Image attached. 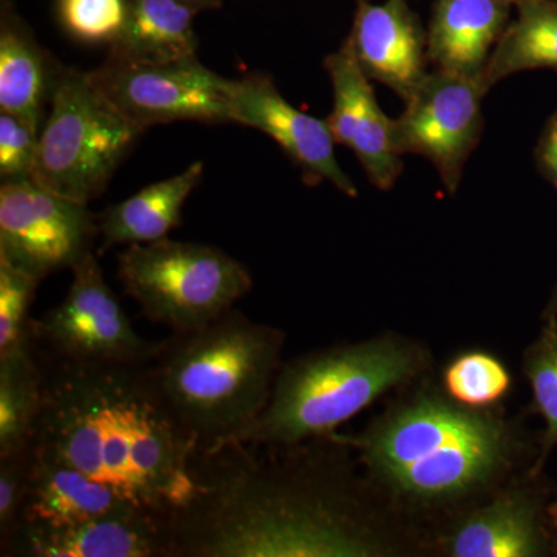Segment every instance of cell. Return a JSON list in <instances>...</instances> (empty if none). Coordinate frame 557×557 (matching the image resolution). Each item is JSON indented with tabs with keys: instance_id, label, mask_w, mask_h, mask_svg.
Here are the masks:
<instances>
[{
	"instance_id": "obj_8",
	"label": "cell",
	"mask_w": 557,
	"mask_h": 557,
	"mask_svg": "<svg viewBox=\"0 0 557 557\" xmlns=\"http://www.w3.org/2000/svg\"><path fill=\"white\" fill-rule=\"evenodd\" d=\"M67 295L33 319L32 341L40 357L70 362L150 364L160 343L135 332L109 287L94 252L72 270Z\"/></svg>"
},
{
	"instance_id": "obj_18",
	"label": "cell",
	"mask_w": 557,
	"mask_h": 557,
	"mask_svg": "<svg viewBox=\"0 0 557 557\" xmlns=\"http://www.w3.org/2000/svg\"><path fill=\"white\" fill-rule=\"evenodd\" d=\"M129 502L113 487L33 446L30 475L20 525H78Z\"/></svg>"
},
{
	"instance_id": "obj_21",
	"label": "cell",
	"mask_w": 557,
	"mask_h": 557,
	"mask_svg": "<svg viewBox=\"0 0 557 557\" xmlns=\"http://www.w3.org/2000/svg\"><path fill=\"white\" fill-rule=\"evenodd\" d=\"M197 11L178 0H129L126 24L109 47L110 60L170 62L197 57Z\"/></svg>"
},
{
	"instance_id": "obj_27",
	"label": "cell",
	"mask_w": 557,
	"mask_h": 557,
	"mask_svg": "<svg viewBox=\"0 0 557 557\" xmlns=\"http://www.w3.org/2000/svg\"><path fill=\"white\" fill-rule=\"evenodd\" d=\"M129 0H57V17L70 38L112 46L127 20Z\"/></svg>"
},
{
	"instance_id": "obj_9",
	"label": "cell",
	"mask_w": 557,
	"mask_h": 557,
	"mask_svg": "<svg viewBox=\"0 0 557 557\" xmlns=\"http://www.w3.org/2000/svg\"><path fill=\"white\" fill-rule=\"evenodd\" d=\"M90 78L141 129L197 121L233 123L236 81L218 75L197 57L170 62L106 60Z\"/></svg>"
},
{
	"instance_id": "obj_19",
	"label": "cell",
	"mask_w": 557,
	"mask_h": 557,
	"mask_svg": "<svg viewBox=\"0 0 557 557\" xmlns=\"http://www.w3.org/2000/svg\"><path fill=\"white\" fill-rule=\"evenodd\" d=\"M61 69L40 47L11 0H2L0 112L21 116L40 129Z\"/></svg>"
},
{
	"instance_id": "obj_28",
	"label": "cell",
	"mask_w": 557,
	"mask_h": 557,
	"mask_svg": "<svg viewBox=\"0 0 557 557\" xmlns=\"http://www.w3.org/2000/svg\"><path fill=\"white\" fill-rule=\"evenodd\" d=\"M39 127L0 112V177L2 182L32 178L39 148Z\"/></svg>"
},
{
	"instance_id": "obj_13",
	"label": "cell",
	"mask_w": 557,
	"mask_h": 557,
	"mask_svg": "<svg viewBox=\"0 0 557 557\" xmlns=\"http://www.w3.org/2000/svg\"><path fill=\"white\" fill-rule=\"evenodd\" d=\"M0 552L21 557H171V518L129 502L78 525L22 523Z\"/></svg>"
},
{
	"instance_id": "obj_24",
	"label": "cell",
	"mask_w": 557,
	"mask_h": 557,
	"mask_svg": "<svg viewBox=\"0 0 557 557\" xmlns=\"http://www.w3.org/2000/svg\"><path fill=\"white\" fill-rule=\"evenodd\" d=\"M442 391L465 408L498 409L511 394L512 375L505 362L490 351H461L443 369Z\"/></svg>"
},
{
	"instance_id": "obj_17",
	"label": "cell",
	"mask_w": 557,
	"mask_h": 557,
	"mask_svg": "<svg viewBox=\"0 0 557 557\" xmlns=\"http://www.w3.org/2000/svg\"><path fill=\"white\" fill-rule=\"evenodd\" d=\"M511 9L502 0H435L426 32L428 60L435 70L482 79Z\"/></svg>"
},
{
	"instance_id": "obj_33",
	"label": "cell",
	"mask_w": 557,
	"mask_h": 557,
	"mask_svg": "<svg viewBox=\"0 0 557 557\" xmlns=\"http://www.w3.org/2000/svg\"><path fill=\"white\" fill-rule=\"evenodd\" d=\"M548 519L549 525H552L553 533H555V537L557 541V498L556 502L548 505Z\"/></svg>"
},
{
	"instance_id": "obj_6",
	"label": "cell",
	"mask_w": 557,
	"mask_h": 557,
	"mask_svg": "<svg viewBox=\"0 0 557 557\" xmlns=\"http://www.w3.org/2000/svg\"><path fill=\"white\" fill-rule=\"evenodd\" d=\"M143 132L102 94L90 73L62 67L32 180L58 196L89 205L108 188Z\"/></svg>"
},
{
	"instance_id": "obj_14",
	"label": "cell",
	"mask_w": 557,
	"mask_h": 557,
	"mask_svg": "<svg viewBox=\"0 0 557 557\" xmlns=\"http://www.w3.org/2000/svg\"><path fill=\"white\" fill-rule=\"evenodd\" d=\"M233 123L252 127L273 138L298 164L307 185L329 182L344 196L358 197L357 185L341 170L336 160V143L327 121L296 109L282 97L271 76L251 73L236 81Z\"/></svg>"
},
{
	"instance_id": "obj_20",
	"label": "cell",
	"mask_w": 557,
	"mask_h": 557,
	"mask_svg": "<svg viewBox=\"0 0 557 557\" xmlns=\"http://www.w3.org/2000/svg\"><path fill=\"white\" fill-rule=\"evenodd\" d=\"M203 171V163L197 161L182 174L146 186L129 199L104 209L98 215L100 251L166 239L172 230L182 225L183 207L199 186Z\"/></svg>"
},
{
	"instance_id": "obj_31",
	"label": "cell",
	"mask_w": 557,
	"mask_h": 557,
	"mask_svg": "<svg viewBox=\"0 0 557 557\" xmlns=\"http://www.w3.org/2000/svg\"><path fill=\"white\" fill-rule=\"evenodd\" d=\"M183 5L190 10L201 13V11L218 10L222 7L223 0H178Z\"/></svg>"
},
{
	"instance_id": "obj_1",
	"label": "cell",
	"mask_w": 557,
	"mask_h": 557,
	"mask_svg": "<svg viewBox=\"0 0 557 557\" xmlns=\"http://www.w3.org/2000/svg\"><path fill=\"white\" fill-rule=\"evenodd\" d=\"M231 443L194 454V494L171 515V557H370L412 548L416 534L379 516L347 446Z\"/></svg>"
},
{
	"instance_id": "obj_22",
	"label": "cell",
	"mask_w": 557,
	"mask_h": 557,
	"mask_svg": "<svg viewBox=\"0 0 557 557\" xmlns=\"http://www.w3.org/2000/svg\"><path fill=\"white\" fill-rule=\"evenodd\" d=\"M516 10L483 72L486 91L515 73L557 70V0H527Z\"/></svg>"
},
{
	"instance_id": "obj_2",
	"label": "cell",
	"mask_w": 557,
	"mask_h": 557,
	"mask_svg": "<svg viewBox=\"0 0 557 557\" xmlns=\"http://www.w3.org/2000/svg\"><path fill=\"white\" fill-rule=\"evenodd\" d=\"M39 359L36 449L168 518L188 504L197 443L161 398L149 364Z\"/></svg>"
},
{
	"instance_id": "obj_12",
	"label": "cell",
	"mask_w": 557,
	"mask_h": 557,
	"mask_svg": "<svg viewBox=\"0 0 557 557\" xmlns=\"http://www.w3.org/2000/svg\"><path fill=\"white\" fill-rule=\"evenodd\" d=\"M530 471L443 523L432 547L450 557H541L555 555L548 490Z\"/></svg>"
},
{
	"instance_id": "obj_23",
	"label": "cell",
	"mask_w": 557,
	"mask_h": 557,
	"mask_svg": "<svg viewBox=\"0 0 557 557\" xmlns=\"http://www.w3.org/2000/svg\"><path fill=\"white\" fill-rule=\"evenodd\" d=\"M44 372L35 344L0 357V457L35 442L42 409Z\"/></svg>"
},
{
	"instance_id": "obj_15",
	"label": "cell",
	"mask_w": 557,
	"mask_h": 557,
	"mask_svg": "<svg viewBox=\"0 0 557 557\" xmlns=\"http://www.w3.org/2000/svg\"><path fill=\"white\" fill-rule=\"evenodd\" d=\"M333 87V109L325 121L336 145L357 156L369 182L380 190H391L403 172L395 120L380 108L370 78L344 40L324 60Z\"/></svg>"
},
{
	"instance_id": "obj_29",
	"label": "cell",
	"mask_w": 557,
	"mask_h": 557,
	"mask_svg": "<svg viewBox=\"0 0 557 557\" xmlns=\"http://www.w3.org/2000/svg\"><path fill=\"white\" fill-rule=\"evenodd\" d=\"M32 458L33 445L22 453L0 457V545L9 542L20 527Z\"/></svg>"
},
{
	"instance_id": "obj_4",
	"label": "cell",
	"mask_w": 557,
	"mask_h": 557,
	"mask_svg": "<svg viewBox=\"0 0 557 557\" xmlns=\"http://www.w3.org/2000/svg\"><path fill=\"white\" fill-rule=\"evenodd\" d=\"M284 346L282 330L236 309L161 341L150 376L197 453L247 443L269 405Z\"/></svg>"
},
{
	"instance_id": "obj_34",
	"label": "cell",
	"mask_w": 557,
	"mask_h": 557,
	"mask_svg": "<svg viewBox=\"0 0 557 557\" xmlns=\"http://www.w3.org/2000/svg\"><path fill=\"white\" fill-rule=\"evenodd\" d=\"M502 2L509 3L511 7H518L520 3L527 2V0H502Z\"/></svg>"
},
{
	"instance_id": "obj_25",
	"label": "cell",
	"mask_w": 557,
	"mask_h": 557,
	"mask_svg": "<svg viewBox=\"0 0 557 557\" xmlns=\"http://www.w3.org/2000/svg\"><path fill=\"white\" fill-rule=\"evenodd\" d=\"M539 338L523 354V373L533 392V410L544 418L545 431L530 474L541 475L557 446V318L545 319Z\"/></svg>"
},
{
	"instance_id": "obj_26",
	"label": "cell",
	"mask_w": 557,
	"mask_h": 557,
	"mask_svg": "<svg viewBox=\"0 0 557 557\" xmlns=\"http://www.w3.org/2000/svg\"><path fill=\"white\" fill-rule=\"evenodd\" d=\"M40 281L0 260V357L32 344V307Z\"/></svg>"
},
{
	"instance_id": "obj_10",
	"label": "cell",
	"mask_w": 557,
	"mask_h": 557,
	"mask_svg": "<svg viewBox=\"0 0 557 557\" xmlns=\"http://www.w3.org/2000/svg\"><path fill=\"white\" fill-rule=\"evenodd\" d=\"M100 237L97 215L32 178L0 186V260L44 281L75 269Z\"/></svg>"
},
{
	"instance_id": "obj_30",
	"label": "cell",
	"mask_w": 557,
	"mask_h": 557,
	"mask_svg": "<svg viewBox=\"0 0 557 557\" xmlns=\"http://www.w3.org/2000/svg\"><path fill=\"white\" fill-rule=\"evenodd\" d=\"M534 159L542 177L557 189V110L549 116L541 132Z\"/></svg>"
},
{
	"instance_id": "obj_11",
	"label": "cell",
	"mask_w": 557,
	"mask_h": 557,
	"mask_svg": "<svg viewBox=\"0 0 557 557\" xmlns=\"http://www.w3.org/2000/svg\"><path fill=\"white\" fill-rule=\"evenodd\" d=\"M486 94L480 78L435 70L395 120L403 156L412 153L431 161L450 196H456L469 157L482 138Z\"/></svg>"
},
{
	"instance_id": "obj_16",
	"label": "cell",
	"mask_w": 557,
	"mask_h": 557,
	"mask_svg": "<svg viewBox=\"0 0 557 557\" xmlns=\"http://www.w3.org/2000/svg\"><path fill=\"white\" fill-rule=\"evenodd\" d=\"M347 40L366 75L405 102L426 79V33L408 0H357Z\"/></svg>"
},
{
	"instance_id": "obj_32",
	"label": "cell",
	"mask_w": 557,
	"mask_h": 557,
	"mask_svg": "<svg viewBox=\"0 0 557 557\" xmlns=\"http://www.w3.org/2000/svg\"><path fill=\"white\" fill-rule=\"evenodd\" d=\"M542 318H544V321L545 319L557 318V281L552 296H549L547 307H545L544 313H542Z\"/></svg>"
},
{
	"instance_id": "obj_5",
	"label": "cell",
	"mask_w": 557,
	"mask_h": 557,
	"mask_svg": "<svg viewBox=\"0 0 557 557\" xmlns=\"http://www.w3.org/2000/svg\"><path fill=\"white\" fill-rule=\"evenodd\" d=\"M429 368L426 347L397 333L302 355L282 364L247 443L293 446L327 437L388 392L423 379Z\"/></svg>"
},
{
	"instance_id": "obj_3",
	"label": "cell",
	"mask_w": 557,
	"mask_h": 557,
	"mask_svg": "<svg viewBox=\"0 0 557 557\" xmlns=\"http://www.w3.org/2000/svg\"><path fill=\"white\" fill-rule=\"evenodd\" d=\"M330 437L358 454L369 486L401 522H448L539 453L502 408H465L432 387L395 403L359 434Z\"/></svg>"
},
{
	"instance_id": "obj_7",
	"label": "cell",
	"mask_w": 557,
	"mask_h": 557,
	"mask_svg": "<svg viewBox=\"0 0 557 557\" xmlns=\"http://www.w3.org/2000/svg\"><path fill=\"white\" fill-rule=\"evenodd\" d=\"M119 277L143 314L172 333L211 324L252 288L251 274L228 252L168 237L120 252Z\"/></svg>"
}]
</instances>
